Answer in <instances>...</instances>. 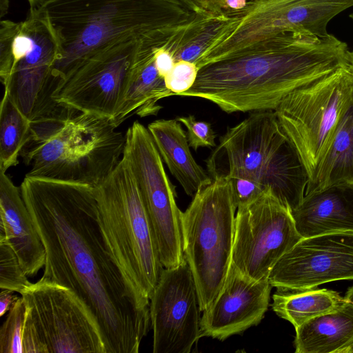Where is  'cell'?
Segmentation results:
<instances>
[{
	"mask_svg": "<svg viewBox=\"0 0 353 353\" xmlns=\"http://www.w3.org/2000/svg\"><path fill=\"white\" fill-rule=\"evenodd\" d=\"M61 54L60 40L44 8H30L20 22L1 21V81L31 122L77 110L54 99L61 86L54 74Z\"/></svg>",
	"mask_w": 353,
	"mask_h": 353,
	"instance_id": "5",
	"label": "cell"
},
{
	"mask_svg": "<svg viewBox=\"0 0 353 353\" xmlns=\"http://www.w3.org/2000/svg\"><path fill=\"white\" fill-rule=\"evenodd\" d=\"M26 305L21 297L9 310L0 330L1 353H23V329Z\"/></svg>",
	"mask_w": 353,
	"mask_h": 353,
	"instance_id": "26",
	"label": "cell"
},
{
	"mask_svg": "<svg viewBox=\"0 0 353 353\" xmlns=\"http://www.w3.org/2000/svg\"><path fill=\"white\" fill-rule=\"evenodd\" d=\"M353 280V232L302 238L272 269L269 281L279 291H296Z\"/></svg>",
	"mask_w": 353,
	"mask_h": 353,
	"instance_id": "15",
	"label": "cell"
},
{
	"mask_svg": "<svg viewBox=\"0 0 353 353\" xmlns=\"http://www.w3.org/2000/svg\"><path fill=\"white\" fill-rule=\"evenodd\" d=\"M339 183L353 184V97L308 181L305 194Z\"/></svg>",
	"mask_w": 353,
	"mask_h": 353,
	"instance_id": "23",
	"label": "cell"
},
{
	"mask_svg": "<svg viewBox=\"0 0 353 353\" xmlns=\"http://www.w3.org/2000/svg\"><path fill=\"white\" fill-rule=\"evenodd\" d=\"M353 0H249L232 12L230 28L243 48L283 33L324 37L336 16Z\"/></svg>",
	"mask_w": 353,
	"mask_h": 353,
	"instance_id": "13",
	"label": "cell"
},
{
	"mask_svg": "<svg viewBox=\"0 0 353 353\" xmlns=\"http://www.w3.org/2000/svg\"><path fill=\"white\" fill-rule=\"evenodd\" d=\"M172 95L155 66L152 38L143 39L134 48L127 88L111 121L118 128L134 114L140 117L157 115L163 108L159 101Z\"/></svg>",
	"mask_w": 353,
	"mask_h": 353,
	"instance_id": "20",
	"label": "cell"
},
{
	"mask_svg": "<svg viewBox=\"0 0 353 353\" xmlns=\"http://www.w3.org/2000/svg\"><path fill=\"white\" fill-rule=\"evenodd\" d=\"M94 192L99 224L115 263L137 295L150 301L164 267L134 176L125 157Z\"/></svg>",
	"mask_w": 353,
	"mask_h": 353,
	"instance_id": "6",
	"label": "cell"
},
{
	"mask_svg": "<svg viewBox=\"0 0 353 353\" xmlns=\"http://www.w3.org/2000/svg\"><path fill=\"white\" fill-rule=\"evenodd\" d=\"M236 210L231 180L224 174H215L182 212L183 253L194 280L201 312L217 297L228 276Z\"/></svg>",
	"mask_w": 353,
	"mask_h": 353,
	"instance_id": "8",
	"label": "cell"
},
{
	"mask_svg": "<svg viewBox=\"0 0 353 353\" xmlns=\"http://www.w3.org/2000/svg\"><path fill=\"white\" fill-rule=\"evenodd\" d=\"M154 0H50L46 10L60 40L54 74L63 85L81 63L160 32Z\"/></svg>",
	"mask_w": 353,
	"mask_h": 353,
	"instance_id": "4",
	"label": "cell"
},
{
	"mask_svg": "<svg viewBox=\"0 0 353 353\" xmlns=\"http://www.w3.org/2000/svg\"><path fill=\"white\" fill-rule=\"evenodd\" d=\"M344 299L347 302L353 305V285L347 290Z\"/></svg>",
	"mask_w": 353,
	"mask_h": 353,
	"instance_id": "33",
	"label": "cell"
},
{
	"mask_svg": "<svg viewBox=\"0 0 353 353\" xmlns=\"http://www.w3.org/2000/svg\"><path fill=\"white\" fill-rule=\"evenodd\" d=\"M10 245L0 242V288L20 294L30 283Z\"/></svg>",
	"mask_w": 353,
	"mask_h": 353,
	"instance_id": "27",
	"label": "cell"
},
{
	"mask_svg": "<svg viewBox=\"0 0 353 353\" xmlns=\"http://www.w3.org/2000/svg\"><path fill=\"white\" fill-rule=\"evenodd\" d=\"M30 8L41 7L50 0H28Z\"/></svg>",
	"mask_w": 353,
	"mask_h": 353,
	"instance_id": "32",
	"label": "cell"
},
{
	"mask_svg": "<svg viewBox=\"0 0 353 353\" xmlns=\"http://www.w3.org/2000/svg\"><path fill=\"white\" fill-rule=\"evenodd\" d=\"M123 156L128 161L149 218L160 261L165 268L184 259L182 212L176 203L175 187L148 129L136 121L125 134Z\"/></svg>",
	"mask_w": 353,
	"mask_h": 353,
	"instance_id": "11",
	"label": "cell"
},
{
	"mask_svg": "<svg viewBox=\"0 0 353 353\" xmlns=\"http://www.w3.org/2000/svg\"><path fill=\"white\" fill-rule=\"evenodd\" d=\"M20 188L46 250L41 279L81 300L105 353H138L151 325L150 301L129 286L108 249L94 188L28 176Z\"/></svg>",
	"mask_w": 353,
	"mask_h": 353,
	"instance_id": "1",
	"label": "cell"
},
{
	"mask_svg": "<svg viewBox=\"0 0 353 353\" xmlns=\"http://www.w3.org/2000/svg\"><path fill=\"white\" fill-rule=\"evenodd\" d=\"M136 45L81 63L65 79L56 101L111 119L124 97Z\"/></svg>",
	"mask_w": 353,
	"mask_h": 353,
	"instance_id": "16",
	"label": "cell"
},
{
	"mask_svg": "<svg viewBox=\"0 0 353 353\" xmlns=\"http://www.w3.org/2000/svg\"><path fill=\"white\" fill-rule=\"evenodd\" d=\"M0 292V316H2L8 312L12 307L16 301L19 299L17 294L14 291L1 289Z\"/></svg>",
	"mask_w": 353,
	"mask_h": 353,
	"instance_id": "30",
	"label": "cell"
},
{
	"mask_svg": "<svg viewBox=\"0 0 353 353\" xmlns=\"http://www.w3.org/2000/svg\"><path fill=\"white\" fill-rule=\"evenodd\" d=\"M1 17H2L3 15V13L6 12L7 8L8 7V0H1Z\"/></svg>",
	"mask_w": 353,
	"mask_h": 353,
	"instance_id": "34",
	"label": "cell"
},
{
	"mask_svg": "<svg viewBox=\"0 0 353 353\" xmlns=\"http://www.w3.org/2000/svg\"><path fill=\"white\" fill-rule=\"evenodd\" d=\"M236 210L232 264L254 280H269L277 261L302 239L291 211L269 188Z\"/></svg>",
	"mask_w": 353,
	"mask_h": 353,
	"instance_id": "12",
	"label": "cell"
},
{
	"mask_svg": "<svg viewBox=\"0 0 353 353\" xmlns=\"http://www.w3.org/2000/svg\"><path fill=\"white\" fill-rule=\"evenodd\" d=\"M272 307L294 328L307 321L332 311L345 300L337 292L328 289L279 291L273 295Z\"/></svg>",
	"mask_w": 353,
	"mask_h": 353,
	"instance_id": "24",
	"label": "cell"
},
{
	"mask_svg": "<svg viewBox=\"0 0 353 353\" xmlns=\"http://www.w3.org/2000/svg\"><path fill=\"white\" fill-rule=\"evenodd\" d=\"M176 119L187 128V138L190 147L195 151L201 147L212 148L216 146V134L212 125L206 121H198L192 114L179 117Z\"/></svg>",
	"mask_w": 353,
	"mask_h": 353,
	"instance_id": "29",
	"label": "cell"
},
{
	"mask_svg": "<svg viewBox=\"0 0 353 353\" xmlns=\"http://www.w3.org/2000/svg\"><path fill=\"white\" fill-rule=\"evenodd\" d=\"M225 1L227 6L233 10L241 9L247 3L246 0H225Z\"/></svg>",
	"mask_w": 353,
	"mask_h": 353,
	"instance_id": "31",
	"label": "cell"
},
{
	"mask_svg": "<svg viewBox=\"0 0 353 353\" xmlns=\"http://www.w3.org/2000/svg\"><path fill=\"white\" fill-rule=\"evenodd\" d=\"M351 54H352V64H353V50L351 51Z\"/></svg>",
	"mask_w": 353,
	"mask_h": 353,
	"instance_id": "35",
	"label": "cell"
},
{
	"mask_svg": "<svg viewBox=\"0 0 353 353\" xmlns=\"http://www.w3.org/2000/svg\"><path fill=\"white\" fill-rule=\"evenodd\" d=\"M197 290L185 258L163 268L150 299L153 353H190L201 337Z\"/></svg>",
	"mask_w": 353,
	"mask_h": 353,
	"instance_id": "14",
	"label": "cell"
},
{
	"mask_svg": "<svg viewBox=\"0 0 353 353\" xmlns=\"http://www.w3.org/2000/svg\"><path fill=\"white\" fill-rule=\"evenodd\" d=\"M228 165L224 174L243 179L273 195L290 210L302 201L309 177L274 110L256 111L229 128L220 139Z\"/></svg>",
	"mask_w": 353,
	"mask_h": 353,
	"instance_id": "7",
	"label": "cell"
},
{
	"mask_svg": "<svg viewBox=\"0 0 353 353\" xmlns=\"http://www.w3.org/2000/svg\"><path fill=\"white\" fill-rule=\"evenodd\" d=\"M148 129L163 161L187 195L193 197L212 183V178L194 160L186 132L176 119L155 120Z\"/></svg>",
	"mask_w": 353,
	"mask_h": 353,
	"instance_id": "21",
	"label": "cell"
},
{
	"mask_svg": "<svg viewBox=\"0 0 353 353\" xmlns=\"http://www.w3.org/2000/svg\"><path fill=\"white\" fill-rule=\"evenodd\" d=\"M30 123L4 91L0 105V172L18 164L30 137Z\"/></svg>",
	"mask_w": 353,
	"mask_h": 353,
	"instance_id": "25",
	"label": "cell"
},
{
	"mask_svg": "<svg viewBox=\"0 0 353 353\" xmlns=\"http://www.w3.org/2000/svg\"><path fill=\"white\" fill-rule=\"evenodd\" d=\"M291 214L302 238L353 232V184H336L305 194Z\"/></svg>",
	"mask_w": 353,
	"mask_h": 353,
	"instance_id": "19",
	"label": "cell"
},
{
	"mask_svg": "<svg viewBox=\"0 0 353 353\" xmlns=\"http://www.w3.org/2000/svg\"><path fill=\"white\" fill-rule=\"evenodd\" d=\"M350 17L353 19V13L350 15Z\"/></svg>",
	"mask_w": 353,
	"mask_h": 353,
	"instance_id": "36",
	"label": "cell"
},
{
	"mask_svg": "<svg viewBox=\"0 0 353 353\" xmlns=\"http://www.w3.org/2000/svg\"><path fill=\"white\" fill-rule=\"evenodd\" d=\"M198 72L199 68L193 62L176 61L172 69L164 77L165 85L174 95L179 96L192 87Z\"/></svg>",
	"mask_w": 353,
	"mask_h": 353,
	"instance_id": "28",
	"label": "cell"
},
{
	"mask_svg": "<svg viewBox=\"0 0 353 353\" xmlns=\"http://www.w3.org/2000/svg\"><path fill=\"white\" fill-rule=\"evenodd\" d=\"M21 157L26 176L96 188L121 160L125 137L110 119L76 111L30 123Z\"/></svg>",
	"mask_w": 353,
	"mask_h": 353,
	"instance_id": "3",
	"label": "cell"
},
{
	"mask_svg": "<svg viewBox=\"0 0 353 353\" xmlns=\"http://www.w3.org/2000/svg\"><path fill=\"white\" fill-rule=\"evenodd\" d=\"M352 97V61L291 92L274 110L309 180L328 148Z\"/></svg>",
	"mask_w": 353,
	"mask_h": 353,
	"instance_id": "9",
	"label": "cell"
},
{
	"mask_svg": "<svg viewBox=\"0 0 353 353\" xmlns=\"http://www.w3.org/2000/svg\"><path fill=\"white\" fill-rule=\"evenodd\" d=\"M350 62L347 43L332 34L283 33L201 66L179 96L208 100L228 114L275 110L291 92Z\"/></svg>",
	"mask_w": 353,
	"mask_h": 353,
	"instance_id": "2",
	"label": "cell"
},
{
	"mask_svg": "<svg viewBox=\"0 0 353 353\" xmlns=\"http://www.w3.org/2000/svg\"><path fill=\"white\" fill-rule=\"evenodd\" d=\"M272 286L256 281L231 263L223 288L200 321L201 337L224 341L261 323L268 310Z\"/></svg>",
	"mask_w": 353,
	"mask_h": 353,
	"instance_id": "17",
	"label": "cell"
},
{
	"mask_svg": "<svg viewBox=\"0 0 353 353\" xmlns=\"http://www.w3.org/2000/svg\"><path fill=\"white\" fill-rule=\"evenodd\" d=\"M0 242L10 245L28 276L44 266L46 250L23 200L20 186L0 172Z\"/></svg>",
	"mask_w": 353,
	"mask_h": 353,
	"instance_id": "18",
	"label": "cell"
},
{
	"mask_svg": "<svg viewBox=\"0 0 353 353\" xmlns=\"http://www.w3.org/2000/svg\"><path fill=\"white\" fill-rule=\"evenodd\" d=\"M296 353H352L353 305L316 316L295 328Z\"/></svg>",
	"mask_w": 353,
	"mask_h": 353,
	"instance_id": "22",
	"label": "cell"
},
{
	"mask_svg": "<svg viewBox=\"0 0 353 353\" xmlns=\"http://www.w3.org/2000/svg\"><path fill=\"white\" fill-rule=\"evenodd\" d=\"M20 294L23 353H105L95 319L72 290L41 278Z\"/></svg>",
	"mask_w": 353,
	"mask_h": 353,
	"instance_id": "10",
	"label": "cell"
}]
</instances>
